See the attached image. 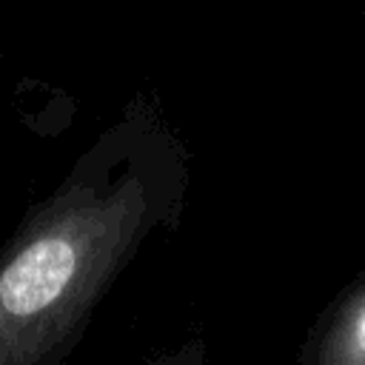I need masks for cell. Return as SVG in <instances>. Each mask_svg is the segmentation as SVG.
Returning <instances> with one entry per match:
<instances>
[{"label": "cell", "mask_w": 365, "mask_h": 365, "mask_svg": "<svg viewBox=\"0 0 365 365\" xmlns=\"http://www.w3.org/2000/svg\"><path fill=\"white\" fill-rule=\"evenodd\" d=\"M51 211L0 268V365H34L83 317L137 234L143 200L80 191Z\"/></svg>", "instance_id": "obj_1"}, {"label": "cell", "mask_w": 365, "mask_h": 365, "mask_svg": "<svg viewBox=\"0 0 365 365\" xmlns=\"http://www.w3.org/2000/svg\"><path fill=\"white\" fill-rule=\"evenodd\" d=\"M351 351H356V356L365 359V305L359 308L351 325Z\"/></svg>", "instance_id": "obj_2"}]
</instances>
